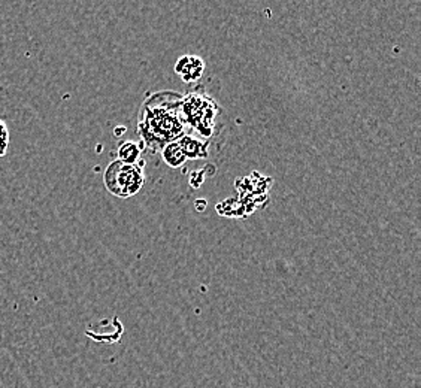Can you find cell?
<instances>
[{
	"label": "cell",
	"instance_id": "obj_4",
	"mask_svg": "<svg viewBox=\"0 0 421 388\" xmlns=\"http://www.w3.org/2000/svg\"><path fill=\"white\" fill-rule=\"evenodd\" d=\"M205 64L201 57H194V56H184L178 60L175 71L177 74L184 79L186 83H194L199 79L203 74Z\"/></svg>",
	"mask_w": 421,
	"mask_h": 388
},
{
	"label": "cell",
	"instance_id": "obj_5",
	"mask_svg": "<svg viewBox=\"0 0 421 388\" xmlns=\"http://www.w3.org/2000/svg\"><path fill=\"white\" fill-rule=\"evenodd\" d=\"M178 142L187 160L206 158L209 155V141H202L187 133V135H184L181 139H178Z\"/></svg>",
	"mask_w": 421,
	"mask_h": 388
},
{
	"label": "cell",
	"instance_id": "obj_2",
	"mask_svg": "<svg viewBox=\"0 0 421 388\" xmlns=\"http://www.w3.org/2000/svg\"><path fill=\"white\" fill-rule=\"evenodd\" d=\"M182 117L189 130H194L205 141L218 135V119L221 117L220 105L201 88H193L182 96Z\"/></svg>",
	"mask_w": 421,
	"mask_h": 388
},
{
	"label": "cell",
	"instance_id": "obj_1",
	"mask_svg": "<svg viewBox=\"0 0 421 388\" xmlns=\"http://www.w3.org/2000/svg\"><path fill=\"white\" fill-rule=\"evenodd\" d=\"M182 95L160 91L142 103L138 115V133L143 148L160 153L170 142L190 133L182 117Z\"/></svg>",
	"mask_w": 421,
	"mask_h": 388
},
{
	"label": "cell",
	"instance_id": "obj_8",
	"mask_svg": "<svg viewBox=\"0 0 421 388\" xmlns=\"http://www.w3.org/2000/svg\"><path fill=\"white\" fill-rule=\"evenodd\" d=\"M9 129L6 126V123L4 119H0V158H2L6 151H8V146H9Z\"/></svg>",
	"mask_w": 421,
	"mask_h": 388
},
{
	"label": "cell",
	"instance_id": "obj_6",
	"mask_svg": "<svg viewBox=\"0 0 421 388\" xmlns=\"http://www.w3.org/2000/svg\"><path fill=\"white\" fill-rule=\"evenodd\" d=\"M163 162L169 166V167H181L184 163L187 162V157L184 154L181 145L178 141L175 142H170L167 143L165 148L160 151Z\"/></svg>",
	"mask_w": 421,
	"mask_h": 388
},
{
	"label": "cell",
	"instance_id": "obj_3",
	"mask_svg": "<svg viewBox=\"0 0 421 388\" xmlns=\"http://www.w3.org/2000/svg\"><path fill=\"white\" fill-rule=\"evenodd\" d=\"M103 182L107 190L117 197L127 199L135 196L141 192L143 182H146L142 163L127 165L120 160H115L105 170Z\"/></svg>",
	"mask_w": 421,
	"mask_h": 388
},
{
	"label": "cell",
	"instance_id": "obj_7",
	"mask_svg": "<svg viewBox=\"0 0 421 388\" xmlns=\"http://www.w3.org/2000/svg\"><path fill=\"white\" fill-rule=\"evenodd\" d=\"M142 148H143L142 143L138 145L134 141H124L120 143V146H118V151H117L118 160L127 165H135L141 157Z\"/></svg>",
	"mask_w": 421,
	"mask_h": 388
}]
</instances>
